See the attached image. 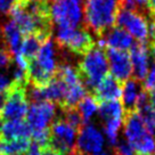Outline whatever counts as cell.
<instances>
[{"label":"cell","mask_w":155,"mask_h":155,"mask_svg":"<svg viewBox=\"0 0 155 155\" xmlns=\"http://www.w3.org/2000/svg\"><path fill=\"white\" fill-rule=\"evenodd\" d=\"M119 9V0H84V28L91 30L94 33L101 38L108 30L115 26Z\"/></svg>","instance_id":"obj_1"},{"label":"cell","mask_w":155,"mask_h":155,"mask_svg":"<svg viewBox=\"0 0 155 155\" xmlns=\"http://www.w3.org/2000/svg\"><path fill=\"white\" fill-rule=\"evenodd\" d=\"M79 75L87 90L92 91L104 78L108 75V61L105 49L96 46L82 56L78 65Z\"/></svg>","instance_id":"obj_2"},{"label":"cell","mask_w":155,"mask_h":155,"mask_svg":"<svg viewBox=\"0 0 155 155\" xmlns=\"http://www.w3.org/2000/svg\"><path fill=\"white\" fill-rule=\"evenodd\" d=\"M124 135L127 141L138 155H155V138L146 128L137 111L124 113Z\"/></svg>","instance_id":"obj_3"},{"label":"cell","mask_w":155,"mask_h":155,"mask_svg":"<svg viewBox=\"0 0 155 155\" xmlns=\"http://www.w3.org/2000/svg\"><path fill=\"white\" fill-rule=\"evenodd\" d=\"M28 110V84L12 81L9 88L6 90V103L1 113L2 120H24Z\"/></svg>","instance_id":"obj_4"},{"label":"cell","mask_w":155,"mask_h":155,"mask_svg":"<svg viewBox=\"0 0 155 155\" xmlns=\"http://www.w3.org/2000/svg\"><path fill=\"white\" fill-rule=\"evenodd\" d=\"M56 42L61 48L68 49V51L83 56L90 51L96 42L87 29H71V28H57Z\"/></svg>","instance_id":"obj_5"},{"label":"cell","mask_w":155,"mask_h":155,"mask_svg":"<svg viewBox=\"0 0 155 155\" xmlns=\"http://www.w3.org/2000/svg\"><path fill=\"white\" fill-rule=\"evenodd\" d=\"M83 0H58L50 7L53 23L57 28L77 29L83 18Z\"/></svg>","instance_id":"obj_6"},{"label":"cell","mask_w":155,"mask_h":155,"mask_svg":"<svg viewBox=\"0 0 155 155\" xmlns=\"http://www.w3.org/2000/svg\"><path fill=\"white\" fill-rule=\"evenodd\" d=\"M115 25L126 30L138 42L148 44V21L146 17V13L120 7Z\"/></svg>","instance_id":"obj_7"},{"label":"cell","mask_w":155,"mask_h":155,"mask_svg":"<svg viewBox=\"0 0 155 155\" xmlns=\"http://www.w3.org/2000/svg\"><path fill=\"white\" fill-rule=\"evenodd\" d=\"M78 130L70 126L63 117L51 122L48 146L58 153L68 155L77 143Z\"/></svg>","instance_id":"obj_8"},{"label":"cell","mask_w":155,"mask_h":155,"mask_svg":"<svg viewBox=\"0 0 155 155\" xmlns=\"http://www.w3.org/2000/svg\"><path fill=\"white\" fill-rule=\"evenodd\" d=\"M56 114L55 104L50 102L32 103L26 113L28 124L32 131L49 129V123L53 121Z\"/></svg>","instance_id":"obj_9"},{"label":"cell","mask_w":155,"mask_h":155,"mask_svg":"<svg viewBox=\"0 0 155 155\" xmlns=\"http://www.w3.org/2000/svg\"><path fill=\"white\" fill-rule=\"evenodd\" d=\"M105 53L108 61V68L111 75L115 78L120 83L126 82L132 75V64L130 54L121 50L105 48Z\"/></svg>","instance_id":"obj_10"},{"label":"cell","mask_w":155,"mask_h":155,"mask_svg":"<svg viewBox=\"0 0 155 155\" xmlns=\"http://www.w3.org/2000/svg\"><path fill=\"white\" fill-rule=\"evenodd\" d=\"M104 137L95 124L86 123L78 131L75 147L84 154H95L103 150Z\"/></svg>","instance_id":"obj_11"},{"label":"cell","mask_w":155,"mask_h":155,"mask_svg":"<svg viewBox=\"0 0 155 155\" xmlns=\"http://www.w3.org/2000/svg\"><path fill=\"white\" fill-rule=\"evenodd\" d=\"M97 45L104 49L108 48L114 49V50H121V51H128L135 45V42H134V38L126 30L121 29L119 26H113L99 38V41Z\"/></svg>","instance_id":"obj_12"},{"label":"cell","mask_w":155,"mask_h":155,"mask_svg":"<svg viewBox=\"0 0 155 155\" xmlns=\"http://www.w3.org/2000/svg\"><path fill=\"white\" fill-rule=\"evenodd\" d=\"M122 88L123 84L119 82L113 75L108 74L92 90V97L98 104L111 101H120L122 97Z\"/></svg>","instance_id":"obj_13"},{"label":"cell","mask_w":155,"mask_h":155,"mask_svg":"<svg viewBox=\"0 0 155 155\" xmlns=\"http://www.w3.org/2000/svg\"><path fill=\"white\" fill-rule=\"evenodd\" d=\"M132 74L139 81H144L148 73V44L136 42L130 49Z\"/></svg>","instance_id":"obj_14"},{"label":"cell","mask_w":155,"mask_h":155,"mask_svg":"<svg viewBox=\"0 0 155 155\" xmlns=\"http://www.w3.org/2000/svg\"><path fill=\"white\" fill-rule=\"evenodd\" d=\"M32 129L25 120H10L2 124L0 130V140H13L19 138L31 139Z\"/></svg>","instance_id":"obj_15"},{"label":"cell","mask_w":155,"mask_h":155,"mask_svg":"<svg viewBox=\"0 0 155 155\" xmlns=\"http://www.w3.org/2000/svg\"><path fill=\"white\" fill-rule=\"evenodd\" d=\"M1 34H2V40H4L6 48L12 54V56L15 57L16 55H18L22 41L24 38L18 26L10 19L8 22H6L4 25H1Z\"/></svg>","instance_id":"obj_16"},{"label":"cell","mask_w":155,"mask_h":155,"mask_svg":"<svg viewBox=\"0 0 155 155\" xmlns=\"http://www.w3.org/2000/svg\"><path fill=\"white\" fill-rule=\"evenodd\" d=\"M143 82L137 80L136 78H130L123 83L122 88V105L124 108V113L136 111L137 102L140 92L143 91Z\"/></svg>","instance_id":"obj_17"},{"label":"cell","mask_w":155,"mask_h":155,"mask_svg":"<svg viewBox=\"0 0 155 155\" xmlns=\"http://www.w3.org/2000/svg\"><path fill=\"white\" fill-rule=\"evenodd\" d=\"M35 62L39 64V66L44 68L45 71L51 75H56L57 71V62H56V53H55V47L51 41V39L47 40L41 48L39 50L37 57L34 58Z\"/></svg>","instance_id":"obj_18"},{"label":"cell","mask_w":155,"mask_h":155,"mask_svg":"<svg viewBox=\"0 0 155 155\" xmlns=\"http://www.w3.org/2000/svg\"><path fill=\"white\" fill-rule=\"evenodd\" d=\"M46 41H47L46 39H44L42 37L38 35V34H26V35H24L23 41H22L19 54L28 62H30V61H32V59L37 57L41 46Z\"/></svg>","instance_id":"obj_19"},{"label":"cell","mask_w":155,"mask_h":155,"mask_svg":"<svg viewBox=\"0 0 155 155\" xmlns=\"http://www.w3.org/2000/svg\"><path fill=\"white\" fill-rule=\"evenodd\" d=\"M98 113L104 122L114 119H124V108L121 101H111L98 104Z\"/></svg>","instance_id":"obj_20"},{"label":"cell","mask_w":155,"mask_h":155,"mask_svg":"<svg viewBox=\"0 0 155 155\" xmlns=\"http://www.w3.org/2000/svg\"><path fill=\"white\" fill-rule=\"evenodd\" d=\"M31 146V139L19 138L13 140H0V155L25 154Z\"/></svg>","instance_id":"obj_21"},{"label":"cell","mask_w":155,"mask_h":155,"mask_svg":"<svg viewBox=\"0 0 155 155\" xmlns=\"http://www.w3.org/2000/svg\"><path fill=\"white\" fill-rule=\"evenodd\" d=\"M77 108L82 116L83 123L86 124L89 122V120L92 116L95 115V113L98 111V103L95 101V98L92 96L87 95L79 102V104L77 105Z\"/></svg>","instance_id":"obj_22"},{"label":"cell","mask_w":155,"mask_h":155,"mask_svg":"<svg viewBox=\"0 0 155 155\" xmlns=\"http://www.w3.org/2000/svg\"><path fill=\"white\" fill-rule=\"evenodd\" d=\"M122 122H123V119H114V120L104 122V131H105V135L112 146H115L116 143L119 141L117 136H119V131H120Z\"/></svg>","instance_id":"obj_23"},{"label":"cell","mask_w":155,"mask_h":155,"mask_svg":"<svg viewBox=\"0 0 155 155\" xmlns=\"http://www.w3.org/2000/svg\"><path fill=\"white\" fill-rule=\"evenodd\" d=\"M64 113V120L68 122L70 126H72L74 129L78 131L80 130V128L84 124L82 120V116L80 114V112L78 111L77 107H70V108H65L62 110Z\"/></svg>","instance_id":"obj_24"},{"label":"cell","mask_w":155,"mask_h":155,"mask_svg":"<svg viewBox=\"0 0 155 155\" xmlns=\"http://www.w3.org/2000/svg\"><path fill=\"white\" fill-rule=\"evenodd\" d=\"M12 63H13V56L6 48L2 40V34H1L0 35V68H8Z\"/></svg>","instance_id":"obj_25"},{"label":"cell","mask_w":155,"mask_h":155,"mask_svg":"<svg viewBox=\"0 0 155 155\" xmlns=\"http://www.w3.org/2000/svg\"><path fill=\"white\" fill-rule=\"evenodd\" d=\"M143 87L148 92L155 91V64L148 70L145 80L143 81Z\"/></svg>","instance_id":"obj_26"},{"label":"cell","mask_w":155,"mask_h":155,"mask_svg":"<svg viewBox=\"0 0 155 155\" xmlns=\"http://www.w3.org/2000/svg\"><path fill=\"white\" fill-rule=\"evenodd\" d=\"M23 1L24 0H0V12L4 14H9L13 8Z\"/></svg>","instance_id":"obj_27"},{"label":"cell","mask_w":155,"mask_h":155,"mask_svg":"<svg viewBox=\"0 0 155 155\" xmlns=\"http://www.w3.org/2000/svg\"><path fill=\"white\" fill-rule=\"evenodd\" d=\"M10 83H12V81L9 80V78L4 73H0V92L6 91L9 88Z\"/></svg>","instance_id":"obj_28"},{"label":"cell","mask_w":155,"mask_h":155,"mask_svg":"<svg viewBox=\"0 0 155 155\" xmlns=\"http://www.w3.org/2000/svg\"><path fill=\"white\" fill-rule=\"evenodd\" d=\"M25 155H42V153H41V146L32 141L29 150L25 153Z\"/></svg>","instance_id":"obj_29"},{"label":"cell","mask_w":155,"mask_h":155,"mask_svg":"<svg viewBox=\"0 0 155 155\" xmlns=\"http://www.w3.org/2000/svg\"><path fill=\"white\" fill-rule=\"evenodd\" d=\"M147 10H148L150 17L155 18V0H148V2H147Z\"/></svg>","instance_id":"obj_30"},{"label":"cell","mask_w":155,"mask_h":155,"mask_svg":"<svg viewBox=\"0 0 155 155\" xmlns=\"http://www.w3.org/2000/svg\"><path fill=\"white\" fill-rule=\"evenodd\" d=\"M134 1H135V4L137 5V7L139 8V10H141V12L146 13V9H147V2H148V0H134Z\"/></svg>","instance_id":"obj_31"},{"label":"cell","mask_w":155,"mask_h":155,"mask_svg":"<svg viewBox=\"0 0 155 155\" xmlns=\"http://www.w3.org/2000/svg\"><path fill=\"white\" fill-rule=\"evenodd\" d=\"M5 103H6V91L0 92V116H1L2 110H4V106H5Z\"/></svg>","instance_id":"obj_32"},{"label":"cell","mask_w":155,"mask_h":155,"mask_svg":"<svg viewBox=\"0 0 155 155\" xmlns=\"http://www.w3.org/2000/svg\"><path fill=\"white\" fill-rule=\"evenodd\" d=\"M68 155H87V154H84L83 152H81L79 148H77V147L74 146V147H73V150L70 152V154Z\"/></svg>","instance_id":"obj_33"},{"label":"cell","mask_w":155,"mask_h":155,"mask_svg":"<svg viewBox=\"0 0 155 155\" xmlns=\"http://www.w3.org/2000/svg\"><path fill=\"white\" fill-rule=\"evenodd\" d=\"M150 94V105L153 106V108L155 110V91L148 92Z\"/></svg>","instance_id":"obj_34"},{"label":"cell","mask_w":155,"mask_h":155,"mask_svg":"<svg viewBox=\"0 0 155 155\" xmlns=\"http://www.w3.org/2000/svg\"><path fill=\"white\" fill-rule=\"evenodd\" d=\"M148 47H150V49L152 56H153V58L155 59V41L154 42H152V44H148Z\"/></svg>","instance_id":"obj_35"},{"label":"cell","mask_w":155,"mask_h":155,"mask_svg":"<svg viewBox=\"0 0 155 155\" xmlns=\"http://www.w3.org/2000/svg\"><path fill=\"white\" fill-rule=\"evenodd\" d=\"M50 1H54V2H55V1H58V0H50Z\"/></svg>","instance_id":"obj_36"},{"label":"cell","mask_w":155,"mask_h":155,"mask_svg":"<svg viewBox=\"0 0 155 155\" xmlns=\"http://www.w3.org/2000/svg\"><path fill=\"white\" fill-rule=\"evenodd\" d=\"M21 155H25V154H21Z\"/></svg>","instance_id":"obj_37"}]
</instances>
